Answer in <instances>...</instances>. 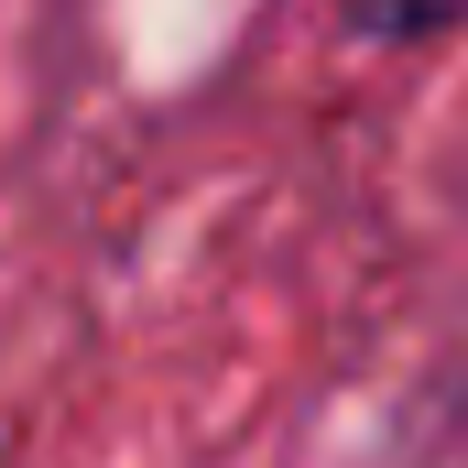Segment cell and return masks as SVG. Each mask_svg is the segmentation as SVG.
<instances>
[{"instance_id":"cell-1","label":"cell","mask_w":468,"mask_h":468,"mask_svg":"<svg viewBox=\"0 0 468 468\" xmlns=\"http://www.w3.org/2000/svg\"><path fill=\"white\" fill-rule=\"evenodd\" d=\"M338 11H349L359 44H436L468 22V0H338Z\"/></svg>"}]
</instances>
